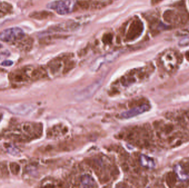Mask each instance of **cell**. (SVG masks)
<instances>
[{
	"label": "cell",
	"instance_id": "cell-1",
	"mask_svg": "<svg viewBox=\"0 0 189 188\" xmlns=\"http://www.w3.org/2000/svg\"><path fill=\"white\" fill-rule=\"evenodd\" d=\"M23 31L19 27L7 28L0 33V39L5 43H13L24 37Z\"/></svg>",
	"mask_w": 189,
	"mask_h": 188
},
{
	"label": "cell",
	"instance_id": "cell-2",
	"mask_svg": "<svg viewBox=\"0 0 189 188\" xmlns=\"http://www.w3.org/2000/svg\"><path fill=\"white\" fill-rule=\"evenodd\" d=\"M141 23L139 21H134L131 23L126 36L128 40L132 41L139 35L142 31Z\"/></svg>",
	"mask_w": 189,
	"mask_h": 188
},
{
	"label": "cell",
	"instance_id": "cell-3",
	"mask_svg": "<svg viewBox=\"0 0 189 188\" xmlns=\"http://www.w3.org/2000/svg\"><path fill=\"white\" fill-rule=\"evenodd\" d=\"M150 109V106L147 104L136 107L121 114V116L124 119H130L134 116H137L142 113L147 112Z\"/></svg>",
	"mask_w": 189,
	"mask_h": 188
},
{
	"label": "cell",
	"instance_id": "cell-4",
	"mask_svg": "<svg viewBox=\"0 0 189 188\" xmlns=\"http://www.w3.org/2000/svg\"><path fill=\"white\" fill-rule=\"evenodd\" d=\"M100 85L99 83H95L92 85L89 86L87 88H86L83 91L79 93L78 94V98L79 99H85L88 98L96 92V91L99 88Z\"/></svg>",
	"mask_w": 189,
	"mask_h": 188
},
{
	"label": "cell",
	"instance_id": "cell-5",
	"mask_svg": "<svg viewBox=\"0 0 189 188\" xmlns=\"http://www.w3.org/2000/svg\"><path fill=\"white\" fill-rule=\"evenodd\" d=\"M31 106L27 105H18L14 106H11L9 108L10 112L14 114H16L18 115H24L29 113L31 110Z\"/></svg>",
	"mask_w": 189,
	"mask_h": 188
},
{
	"label": "cell",
	"instance_id": "cell-6",
	"mask_svg": "<svg viewBox=\"0 0 189 188\" xmlns=\"http://www.w3.org/2000/svg\"><path fill=\"white\" fill-rule=\"evenodd\" d=\"M166 181L167 184L170 187H173L175 184L176 181V175L172 172H169L168 173L166 177Z\"/></svg>",
	"mask_w": 189,
	"mask_h": 188
},
{
	"label": "cell",
	"instance_id": "cell-7",
	"mask_svg": "<svg viewBox=\"0 0 189 188\" xmlns=\"http://www.w3.org/2000/svg\"><path fill=\"white\" fill-rule=\"evenodd\" d=\"M141 163L145 167L151 168L154 166V162L151 158L145 156H142L141 157Z\"/></svg>",
	"mask_w": 189,
	"mask_h": 188
},
{
	"label": "cell",
	"instance_id": "cell-8",
	"mask_svg": "<svg viewBox=\"0 0 189 188\" xmlns=\"http://www.w3.org/2000/svg\"><path fill=\"white\" fill-rule=\"evenodd\" d=\"M10 168L12 173L14 174H15V175L18 174V172H20V167L19 165H18L16 163H11L10 165Z\"/></svg>",
	"mask_w": 189,
	"mask_h": 188
},
{
	"label": "cell",
	"instance_id": "cell-9",
	"mask_svg": "<svg viewBox=\"0 0 189 188\" xmlns=\"http://www.w3.org/2000/svg\"><path fill=\"white\" fill-rule=\"evenodd\" d=\"M78 4L81 9L83 10H87L90 7V4L88 2L85 1H81L78 2Z\"/></svg>",
	"mask_w": 189,
	"mask_h": 188
},
{
	"label": "cell",
	"instance_id": "cell-10",
	"mask_svg": "<svg viewBox=\"0 0 189 188\" xmlns=\"http://www.w3.org/2000/svg\"><path fill=\"white\" fill-rule=\"evenodd\" d=\"M112 38H113V37H112V34H110V33L105 34L103 36V41L106 44H109L111 42Z\"/></svg>",
	"mask_w": 189,
	"mask_h": 188
},
{
	"label": "cell",
	"instance_id": "cell-11",
	"mask_svg": "<svg viewBox=\"0 0 189 188\" xmlns=\"http://www.w3.org/2000/svg\"><path fill=\"white\" fill-rule=\"evenodd\" d=\"M13 64H14V62L11 61V60H5V61H4L1 64V65H2V66H6V67L11 66Z\"/></svg>",
	"mask_w": 189,
	"mask_h": 188
},
{
	"label": "cell",
	"instance_id": "cell-12",
	"mask_svg": "<svg viewBox=\"0 0 189 188\" xmlns=\"http://www.w3.org/2000/svg\"><path fill=\"white\" fill-rule=\"evenodd\" d=\"M172 125L167 126V127H165V131H166V133H169V132H170L172 129Z\"/></svg>",
	"mask_w": 189,
	"mask_h": 188
},
{
	"label": "cell",
	"instance_id": "cell-13",
	"mask_svg": "<svg viewBox=\"0 0 189 188\" xmlns=\"http://www.w3.org/2000/svg\"><path fill=\"white\" fill-rule=\"evenodd\" d=\"M1 48H2V45L0 44V49Z\"/></svg>",
	"mask_w": 189,
	"mask_h": 188
}]
</instances>
